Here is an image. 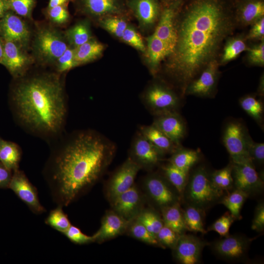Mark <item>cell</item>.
Returning <instances> with one entry per match:
<instances>
[{
    "label": "cell",
    "instance_id": "obj_31",
    "mask_svg": "<svg viewBox=\"0 0 264 264\" xmlns=\"http://www.w3.org/2000/svg\"><path fill=\"white\" fill-rule=\"evenodd\" d=\"M257 94H247L239 99L242 109L264 129V104Z\"/></svg>",
    "mask_w": 264,
    "mask_h": 264
},
{
    "label": "cell",
    "instance_id": "obj_5",
    "mask_svg": "<svg viewBox=\"0 0 264 264\" xmlns=\"http://www.w3.org/2000/svg\"><path fill=\"white\" fill-rule=\"evenodd\" d=\"M163 80L151 83L142 93L143 105L154 116L170 112H179L182 105L181 94Z\"/></svg>",
    "mask_w": 264,
    "mask_h": 264
},
{
    "label": "cell",
    "instance_id": "obj_4",
    "mask_svg": "<svg viewBox=\"0 0 264 264\" xmlns=\"http://www.w3.org/2000/svg\"><path fill=\"white\" fill-rule=\"evenodd\" d=\"M184 193L189 204L204 210L219 202L224 196V192L213 184L211 174L203 166L189 174Z\"/></svg>",
    "mask_w": 264,
    "mask_h": 264
},
{
    "label": "cell",
    "instance_id": "obj_44",
    "mask_svg": "<svg viewBox=\"0 0 264 264\" xmlns=\"http://www.w3.org/2000/svg\"><path fill=\"white\" fill-rule=\"evenodd\" d=\"M246 62L252 66H264V40L248 46L246 50Z\"/></svg>",
    "mask_w": 264,
    "mask_h": 264
},
{
    "label": "cell",
    "instance_id": "obj_52",
    "mask_svg": "<svg viewBox=\"0 0 264 264\" xmlns=\"http://www.w3.org/2000/svg\"><path fill=\"white\" fill-rule=\"evenodd\" d=\"M251 228L257 232H262L264 229V204L261 202L255 209L254 218Z\"/></svg>",
    "mask_w": 264,
    "mask_h": 264
},
{
    "label": "cell",
    "instance_id": "obj_1",
    "mask_svg": "<svg viewBox=\"0 0 264 264\" xmlns=\"http://www.w3.org/2000/svg\"><path fill=\"white\" fill-rule=\"evenodd\" d=\"M176 42L164 72L185 95L189 84L213 60L237 28L232 0H183L175 21Z\"/></svg>",
    "mask_w": 264,
    "mask_h": 264
},
{
    "label": "cell",
    "instance_id": "obj_6",
    "mask_svg": "<svg viewBox=\"0 0 264 264\" xmlns=\"http://www.w3.org/2000/svg\"><path fill=\"white\" fill-rule=\"evenodd\" d=\"M69 46L65 35L57 29L47 25L37 28L32 49L35 57L42 65L55 64Z\"/></svg>",
    "mask_w": 264,
    "mask_h": 264
},
{
    "label": "cell",
    "instance_id": "obj_14",
    "mask_svg": "<svg viewBox=\"0 0 264 264\" xmlns=\"http://www.w3.org/2000/svg\"><path fill=\"white\" fill-rule=\"evenodd\" d=\"M26 50L14 42L4 41L3 54L0 64L8 70L13 79L24 75L33 63V57Z\"/></svg>",
    "mask_w": 264,
    "mask_h": 264
},
{
    "label": "cell",
    "instance_id": "obj_49",
    "mask_svg": "<svg viewBox=\"0 0 264 264\" xmlns=\"http://www.w3.org/2000/svg\"><path fill=\"white\" fill-rule=\"evenodd\" d=\"M73 243L82 244L94 242L93 236H89L84 234L77 227L71 225L63 233Z\"/></svg>",
    "mask_w": 264,
    "mask_h": 264
},
{
    "label": "cell",
    "instance_id": "obj_7",
    "mask_svg": "<svg viewBox=\"0 0 264 264\" xmlns=\"http://www.w3.org/2000/svg\"><path fill=\"white\" fill-rule=\"evenodd\" d=\"M222 137L231 161L237 163L251 160L248 146L252 138L242 121L236 119L228 121L224 126Z\"/></svg>",
    "mask_w": 264,
    "mask_h": 264
},
{
    "label": "cell",
    "instance_id": "obj_19",
    "mask_svg": "<svg viewBox=\"0 0 264 264\" xmlns=\"http://www.w3.org/2000/svg\"><path fill=\"white\" fill-rule=\"evenodd\" d=\"M208 243L192 234H180L174 248L176 259L182 264L199 262L202 251Z\"/></svg>",
    "mask_w": 264,
    "mask_h": 264
},
{
    "label": "cell",
    "instance_id": "obj_35",
    "mask_svg": "<svg viewBox=\"0 0 264 264\" xmlns=\"http://www.w3.org/2000/svg\"><path fill=\"white\" fill-rule=\"evenodd\" d=\"M71 47L75 48L92 39L89 24L86 21L77 23L68 29L64 34Z\"/></svg>",
    "mask_w": 264,
    "mask_h": 264
},
{
    "label": "cell",
    "instance_id": "obj_47",
    "mask_svg": "<svg viewBox=\"0 0 264 264\" xmlns=\"http://www.w3.org/2000/svg\"><path fill=\"white\" fill-rule=\"evenodd\" d=\"M180 235L164 225L156 235V238L160 246L164 248L167 247L173 249Z\"/></svg>",
    "mask_w": 264,
    "mask_h": 264
},
{
    "label": "cell",
    "instance_id": "obj_20",
    "mask_svg": "<svg viewBox=\"0 0 264 264\" xmlns=\"http://www.w3.org/2000/svg\"><path fill=\"white\" fill-rule=\"evenodd\" d=\"M126 5L143 28H152L157 23L162 8L160 0H127Z\"/></svg>",
    "mask_w": 264,
    "mask_h": 264
},
{
    "label": "cell",
    "instance_id": "obj_9",
    "mask_svg": "<svg viewBox=\"0 0 264 264\" xmlns=\"http://www.w3.org/2000/svg\"><path fill=\"white\" fill-rule=\"evenodd\" d=\"M0 36L27 50L31 41V31L24 20L9 10L0 19Z\"/></svg>",
    "mask_w": 264,
    "mask_h": 264
},
{
    "label": "cell",
    "instance_id": "obj_36",
    "mask_svg": "<svg viewBox=\"0 0 264 264\" xmlns=\"http://www.w3.org/2000/svg\"><path fill=\"white\" fill-rule=\"evenodd\" d=\"M248 197L245 192L235 188L223 196L219 202L224 205L236 220H240L242 207Z\"/></svg>",
    "mask_w": 264,
    "mask_h": 264
},
{
    "label": "cell",
    "instance_id": "obj_57",
    "mask_svg": "<svg viewBox=\"0 0 264 264\" xmlns=\"http://www.w3.org/2000/svg\"><path fill=\"white\" fill-rule=\"evenodd\" d=\"M4 50V41L0 36V63L1 61Z\"/></svg>",
    "mask_w": 264,
    "mask_h": 264
},
{
    "label": "cell",
    "instance_id": "obj_18",
    "mask_svg": "<svg viewBox=\"0 0 264 264\" xmlns=\"http://www.w3.org/2000/svg\"><path fill=\"white\" fill-rule=\"evenodd\" d=\"M140 167L129 157L115 171L108 185V196L111 200L118 195L130 189Z\"/></svg>",
    "mask_w": 264,
    "mask_h": 264
},
{
    "label": "cell",
    "instance_id": "obj_40",
    "mask_svg": "<svg viewBox=\"0 0 264 264\" xmlns=\"http://www.w3.org/2000/svg\"><path fill=\"white\" fill-rule=\"evenodd\" d=\"M135 219L143 224L155 236L164 225L162 219L156 212L151 210H146L140 212Z\"/></svg>",
    "mask_w": 264,
    "mask_h": 264
},
{
    "label": "cell",
    "instance_id": "obj_27",
    "mask_svg": "<svg viewBox=\"0 0 264 264\" xmlns=\"http://www.w3.org/2000/svg\"><path fill=\"white\" fill-rule=\"evenodd\" d=\"M247 41L244 34L229 37L223 46L219 60L220 65L227 64L236 59L242 52L246 51L248 47Z\"/></svg>",
    "mask_w": 264,
    "mask_h": 264
},
{
    "label": "cell",
    "instance_id": "obj_22",
    "mask_svg": "<svg viewBox=\"0 0 264 264\" xmlns=\"http://www.w3.org/2000/svg\"><path fill=\"white\" fill-rule=\"evenodd\" d=\"M237 27L251 25L264 17V0H232Z\"/></svg>",
    "mask_w": 264,
    "mask_h": 264
},
{
    "label": "cell",
    "instance_id": "obj_55",
    "mask_svg": "<svg viewBox=\"0 0 264 264\" xmlns=\"http://www.w3.org/2000/svg\"><path fill=\"white\" fill-rule=\"evenodd\" d=\"M9 10L8 0H0V19Z\"/></svg>",
    "mask_w": 264,
    "mask_h": 264
},
{
    "label": "cell",
    "instance_id": "obj_26",
    "mask_svg": "<svg viewBox=\"0 0 264 264\" xmlns=\"http://www.w3.org/2000/svg\"><path fill=\"white\" fill-rule=\"evenodd\" d=\"M138 130L155 148L165 155L171 154L181 146L172 141L153 124L150 125L140 126Z\"/></svg>",
    "mask_w": 264,
    "mask_h": 264
},
{
    "label": "cell",
    "instance_id": "obj_10",
    "mask_svg": "<svg viewBox=\"0 0 264 264\" xmlns=\"http://www.w3.org/2000/svg\"><path fill=\"white\" fill-rule=\"evenodd\" d=\"M84 14L99 21L108 17H126L131 12L123 0H74Z\"/></svg>",
    "mask_w": 264,
    "mask_h": 264
},
{
    "label": "cell",
    "instance_id": "obj_34",
    "mask_svg": "<svg viewBox=\"0 0 264 264\" xmlns=\"http://www.w3.org/2000/svg\"><path fill=\"white\" fill-rule=\"evenodd\" d=\"M183 211L187 230L194 233H206L203 222L204 210L188 204Z\"/></svg>",
    "mask_w": 264,
    "mask_h": 264
},
{
    "label": "cell",
    "instance_id": "obj_46",
    "mask_svg": "<svg viewBox=\"0 0 264 264\" xmlns=\"http://www.w3.org/2000/svg\"><path fill=\"white\" fill-rule=\"evenodd\" d=\"M236 220L229 212H227L210 225L207 230L215 231L221 237L226 236L229 235L230 227Z\"/></svg>",
    "mask_w": 264,
    "mask_h": 264
},
{
    "label": "cell",
    "instance_id": "obj_56",
    "mask_svg": "<svg viewBox=\"0 0 264 264\" xmlns=\"http://www.w3.org/2000/svg\"><path fill=\"white\" fill-rule=\"evenodd\" d=\"M257 94L261 97H263L264 96V77L263 74L260 79L259 86L258 88Z\"/></svg>",
    "mask_w": 264,
    "mask_h": 264
},
{
    "label": "cell",
    "instance_id": "obj_50",
    "mask_svg": "<svg viewBox=\"0 0 264 264\" xmlns=\"http://www.w3.org/2000/svg\"><path fill=\"white\" fill-rule=\"evenodd\" d=\"M249 156L255 165H262L264 162V143H258L251 139L248 146Z\"/></svg>",
    "mask_w": 264,
    "mask_h": 264
},
{
    "label": "cell",
    "instance_id": "obj_39",
    "mask_svg": "<svg viewBox=\"0 0 264 264\" xmlns=\"http://www.w3.org/2000/svg\"><path fill=\"white\" fill-rule=\"evenodd\" d=\"M63 207L58 206L52 210L45 220L46 224L55 230L65 233L71 225L70 222L63 210Z\"/></svg>",
    "mask_w": 264,
    "mask_h": 264
},
{
    "label": "cell",
    "instance_id": "obj_3",
    "mask_svg": "<svg viewBox=\"0 0 264 264\" xmlns=\"http://www.w3.org/2000/svg\"><path fill=\"white\" fill-rule=\"evenodd\" d=\"M63 74L29 70L14 79L10 89L9 105L16 123L48 144L65 132L68 103Z\"/></svg>",
    "mask_w": 264,
    "mask_h": 264
},
{
    "label": "cell",
    "instance_id": "obj_29",
    "mask_svg": "<svg viewBox=\"0 0 264 264\" xmlns=\"http://www.w3.org/2000/svg\"><path fill=\"white\" fill-rule=\"evenodd\" d=\"M104 46L97 41L91 39L87 42L74 48L75 66L90 62L101 56Z\"/></svg>",
    "mask_w": 264,
    "mask_h": 264
},
{
    "label": "cell",
    "instance_id": "obj_17",
    "mask_svg": "<svg viewBox=\"0 0 264 264\" xmlns=\"http://www.w3.org/2000/svg\"><path fill=\"white\" fill-rule=\"evenodd\" d=\"M171 185L163 176L157 174H150L145 179L149 196L161 208L179 201L180 195Z\"/></svg>",
    "mask_w": 264,
    "mask_h": 264
},
{
    "label": "cell",
    "instance_id": "obj_33",
    "mask_svg": "<svg viewBox=\"0 0 264 264\" xmlns=\"http://www.w3.org/2000/svg\"><path fill=\"white\" fill-rule=\"evenodd\" d=\"M163 176L182 196L188 182L189 172L182 171L168 162L161 167Z\"/></svg>",
    "mask_w": 264,
    "mask_h": 264
},
{
    "label": "cell",
    "instance_id": "obj_53",
    "mask_svg": "<svg viewBox=\"0 0 264 264\" xmlns=\"http://www.w3.org/2000/svg\"><path fill=\"white\" fill-rule=\"evenodd\" d=\"M13 172L0 162V188H8Z\"/></svg>",
    "mask_w": 264,
    "mask_h": 264
},
{
    "label": "cell",
    "instance_id": "obj_32",
    "mask_svg": "<svg viewBox=\"0 0 264 264\" xmlns=\"http://www.w3.org/2000/svg\"><path fill=\"white\" fill-rule=\"evenodd\" d=\"M199 159V151L181 146L171 154L168 161L178 169L189 172L190 169Z\"/></svg>",
    "mask_w": 264,
    "mask_h": 264
},
{
    "label": "cell",
    "instance_id": "obj_51",
    "mask_svg": "<svg viewBox=\"0 0 264 264\" xmlns=\"http://www.w3.org/2000/svg\"><path fill=\"white\" fill-rule=\"evenodd\" d=\"M251 26L250 29L245 35L246 40L249 41L264 40V17L260 18Z\"/></svg>",
    "mask_w": 264,
    "mask_h": 264
},
{
    "label": "cell",
    "instance_id": "obj_43",
    "mask_svg": "<svg viewBox=\"0 0 264 264\" xmlns=\"http://www.w3.org/2000/svg\"><path fill=\"white\" fill-rule=\"evenodd\" d=\"M9 9L23 18L31 19L36 0H8Z\"/></svg>",
    "mask_w": 264,
    "mask_h": 264
},
{
    "label": "cell",
    "instance_id": "obj_15",
    "mask_svg": "<svg viewBox=\"0 0 264 264\" xmlns=\"http://www.w3.org/2000/svg\"><path fill=\"white\" fill-rule=\"evenodd\" d=\"M213 242L212 248L219 257L229 261L242 260L254 238L240 235H227Z\"/></svg>",
    "mask_w": 264,
    "mask_h": 264
},
{
    "label": "cell",
    "instance_id": "obj_24",
    "mask_svg": "<svg viewBox=\"0 0 264 264\" xmlns=\"http://www.w3.org/2000/svg\"><path fill=\"white\" fill-rule=\"evenodd\" d=\"M140 201V193L134 185L111 200L114 211L128 220L136 214Z\"/></svg>",
    "mask_w": 264,
    "mask_h": 264
},
{
    "label": "cell",
    "instance_id": "obj_8",
    "mask_svg": "<svg viewBox=\"0 0 264 264\" xmlns=\"http://www.w3.org/2000/svg\"><path fill=\"white\" fill-rule=\"evenodd\" d=\"M232 163V177L235 188L239 189L248 196L262 192L264 181L256 171L251 160Z\"/></svg>",
    "mask_w": 264,
    "mask_h": 264
},
{
    "label": "cell",
    "instance_id": "obj_58",
    "mask_svg": "<svg viewBox=\"0 0 264 264\" xmlns=\"http://www.w3.org/2000/svg\"><path fill=\"white\" fill-rule=\"evenodd\" d=\"M175 0H160L161 2H171V1H175Z\"/></svg>",
    "mask_w": 264,
    "mask_h": 264
},
{
    "label": "cell",
    "instance_id": "obj_16",
    "mask_svg": "<svg viewBox=\"0 0 264 264\" xmlns=\"http://www.w3.org/2000/svg\"><path fill=\"white\" fill-rule=\"evenodd\" d=\"M36 214L45 212L41 204L37 189L29 181L24 172L19 169L13 172L9 187Z\"/></svg>",
    "mask_w": 264,
    "mask_h": 264
},
{
    "label": "cell",
    "instance_id": "obj_45",
    "mask_svg": "<svg viewBox=\"0 0 264 264\" xmlns=\"http://www.w3.org/2000/svg\"><path fill=\"white\" fill-rule=\"evenodd\" d=\"M55 71L65 74L70 69L76 67L74 63V48L69 46L56 61Z\"/></svg>",
    "mask_w": 264,
    "mask_h": 264
},
{
    "label": "cell",
    "instance_id": "obj_37",
    "mask_svg": "<svg viewBox=\"0 0 264 264\" xmlns=\"http://www.w3.org/2000/svg\"><path fill=\"white\" fill-rule=\"evenodd\" d=\"M232 163L231 161L221 169L215 171L211 173V177L213 184L219 189L229 192L234 187L232 175Z\"/></svg>",
    "mask_w": 264,
    "mask_h": 264
},
{
    "label": "cell",
    "instance_id": "obj_28",
    "mask_svg": "<svg viewBox=\"0 0 264 264\" xmlns=\"http://www.w3.org/2000/svg\"><path fill=\"white\" fill-rule=\"evenodd\" d=\"M22 150L16 143L0 138V162L12 172L19 169Z\"/></svg>",
    "mask_w": 264,
    "mask_h": 264
},
{
    "label": "cell",
    "instance_id": "obj_54",
    "mask_svg": "<svg viewBox=\"0 0 264 264\" xmlns=\"http://www.w3.org/2000/svg\"><path fill=\"white\" fill-rule=\"evenodd\" d=\"M74 0H49L47 6L48 8H51L59 5L68 6L70 2L74 1Z\"/></svg>",
    "mask_w": 264,
    "mask_h": 264
},
{
    "label": "cell",
    "instance_id": "obj_23",
    "mask_svg": "<svg viewBox=\"0 0 264 264\" xmlns=\"http://www.w3.org/2000/svg\"><path fill=\"white\" fill-rule=\"evenodd\" d=\"M130 222L115 211L108 212L102 219L99 229L93 235L94 242H102L122 234Z\"/></svg>",
    "mask_w": 264,
    "mask_h": 264
},
{
    "label": "cell",
    "instance_id": "obj_38",
    "mask_svg": "<svg viewBox=\"0 0 264 264\" xmlns=\"http://www.w3.org/2000/svg\"><path fill=\"white\" fill-rule=\"evenodd\" d=\"M126 17L113 16L99 20L100 25L117 38L121 39L123 32L129 26Z\"/></svg>",
    "mask_w": 264,
    "mask_h": 264
},
{
    "label": "cell",
    "instance_id": "obj_30",
    "mask_svg": "<svg viewBox=\"0 0 264 264\" xmlns=\"http://www.w3.org/2000/svg\"><path fill=\"white\" fill-rule=\"evenodd\" d=\"M162 220L164 225L179 234L187 230L179 202L162 208Z\"/></svg>",
    "mask_w": 264,
    "mask_h": 264
},
{
    "label": "cell",
    "instance_id": "obj_41",
    "mask_svg": "<svg viewBox=\"0 0 264 264\" xmlns=\"http://www.w3.org/2000/svg\"><path fill=\"white\" fill-rule=\"evenodd\" d=\"M128 226L129 233L133 237L149 244L160 246L156 236L137 220L129 223Z\"/></svg>",
    "mask_w": 264,
    "mask_h": 264
},
{
    "label": "cell",
    "instance_id": "obj_2",
    "mask_svg": "<svg viewBox=\"0 0 264 264\" xmlns=\"http://www.w3.org/2000/svg\"><path fill=\"white\" fill-rule=\"evenodd\" d=\"M49 145L43 174L53 201L61 207L68 205L101 177L116 151L112 141L92 129L65 132Z\"/></svg>",
    "mask_w": 264,
    "mask_h": 264
},
{
    "label": "cell",
    "instance_id": "obj_25",
    "mask_svg": "<svg viewBox=\"0 0 264 264\" xmlns=\"http://www.w3.org/2000/svg\"><path fill=\"white\" fill-rule=\"evenodd\" d=\"M172 50L154 34L147 38L146 50L148 63L152 75L156 76L160 70V64L172 53Z\"/></svg>",
    "mask_w": 264,
    "mask_h": 264
},
{
    "label": "cell",
    "instance_id": "obj_42",
    "mask_svg": "<svg viewBox=\"0 0 264 264\" xmlns=\"http://www.w3.org/2000/svg\"><path fill=\"white\" fill-rule=\"evenodd\" d=\"M67 6L59 5L51 8L46 7L44 10V13L48 21L53 24L63 25L66 23L70 18Z\"/></svg>",
    "mask_w": 264,
    "mask_h": 264
},
{
    "label": "cell",
    "instance_id": "obj_21",
    "mask_svg": "<svg viewBox=\"0 0 264 264\" xmlns=\"http://www.w3.org/2000/svg\"><path fill=\"white\" fill-rule=\"evenodd\" d=\"M152 124L178 145H181V142L186 134V124L179 112H170L154 116Z\"/></svg>",
    "mask_w": 264,
    "mask_h": 264
},
{
    "label": "cell",
    "instance_id": "obj_11",
    "mask_svg": "<svg viewBox=\"0 0 264 264\" xmlns=\"http://www.w3.org/2000/svg\"><path fill=\"white\" fill-rule=\"evenodd\" d=\"M219 61L210 62L188 86L185 95L213 98L216 95L220 72Z\"/></svg>",
    "mask_w": 264,
    "mask_h": 264
},
{
    "label": "cell",
    "instance_id": "obj_13",
    "mask_svg": "<svg viewBox=\"0 0 264 264\" xmlns=\"http://www.w3.org/2000/svg\"><path fill=\"white\" fill-rule=\"evenodd\" d=\"M183 0L161 2V14L153 33L165 43L172 52L176 42V17Z\"/></svg>",
    "mask_w": 264,
    "mask_h": 264
},
{
    "label": "cell",
    "instance_id": "obj_12",
    "mask_svg": "<svg viewBox=\"0 0 264 264\" xmlns=\"http://www.w3.org/2000/svg\"><path fill=\"white\" fill-rule=\"evenodd\" d=\"M165 155L138 130L131 142L129 156L141 168L150 169L157 165Z\"/></svg>",
    "mask_w": 264,
    "mask_h": 264
},
{
    "label": "cell",
    "instance_id": "obj_48",
    "mask_svg": "<svg viewBox=\"0 0 264 264\" xmlns=\"http://www.w3.org/2000/svg\"><path fill=\"white\" fill-rule=\"evenodd\" d=\"M125 43L142 52H146V47L140 35L132 27L128 26L121 38Z\"/></svg>",
    "mask_w": 264,
    "mask_h": 264
}]
</instances>
